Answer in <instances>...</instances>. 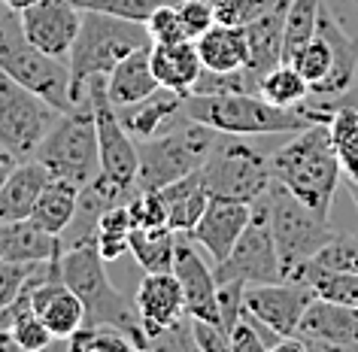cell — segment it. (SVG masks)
Instances as JSON below:
<instances>
[{"label":"cell","mask_w":358,"mask_h":352,"mask_svg":"<svg viewBox=\"0 0 358 352\" xmlns=\"http://www.w3.org/2000/svg\"><path fill=\"white\" fill-rule=\"evenodd\" d=\"M219 283H243V286H262V283H280V255H276L273 228H271V204L267 195L258 197L252 204V216H249L243 234L234 243L222 261L213 267Z\"/></svg>","instance_id":"cell-11"},{"label":"cell","mask_w":358,"mask_h":352,"mask_svg":"<svg viewBox=\"0 0 358 352\" xmlns=\"http://www.w3.org/2000/svg\"><path fill=\"white\" fill-rule=\"evenodd\" d=\"M61 279L79 295L85 307L83 325H113L134 340L137 349H146V331L140 325V316L134 304L124 301V295L106 276V261L97 252L94 237L76 240L61 252Z\"/></svg>","instance_id":"cell-2"},{"label":"cell","mask_w":358,"mask_h":352,"mask_svg":"<svg viewBox=\"0 0 358 352\" xmlns=\"http://www.w3.org/2000/svg\"><path fill=\"white\" fill-rule=\"evenodd\" d=\"M355 6H358V0H355Z\"/></svg>","instance_id":"cell-52"},{"label":"cell","mask_w":358,"mask_h":352,"mask_svg":"<svg viewBox=\"0 0 358 352\" xmlns=\"http://www.w3.org/2000/svg\"><path fill=\"white\" fill-rule=\"evenodd\" d=\"M176 231L170 225L161 228H131L128 252L146 274H170L176 258Z\"/></svg>","instance_id":"cell-29"},{"label":"cell","mask_w":358,"mask_h":352,"mask_svg":"<svg viewBox=\"0 0 358 352\" xmlns=\"http://www.w3.org/2000/svg\"><path fill=\"white\" fill-rule=\"evenodd\" d=\"M34 161H40L49 170V176L70 179L79 188L92 183L97 170H101L92 104L61 113L58 122L52 125V131L43 137L37 152H34Z\"/></svg>","instance_id":"cell-9"},{"label":"cell","mask_w":358,"mask_h":352,"mask_svg":"<svg viewBox=\"0 0 358 352\" xmlns=\"http://www.w3.org/2000/svg\"><path fill=\"white\" fill-rule=\"evenodd\" d=\"M92 237L103 261H115L128 252V237H122V234H92Z\"/></svg>","instance_id":"cell-46"},{"label":"cell","mask_w":358,"mask_h":352,"mask_svg":"<svg viewBox=\"0 0 358 352\" xmlns=\"http://www.w3.org/2000/svg\"><path fill=\"white\" fill-rule=\"evenodd\" d=\"M285 10L289 3H280L276 10L258 15V19L243 24L246 46H249V61H246V76L258 94V83L267 70L282 64V31H285Z\"/></svg>","instance_id":"cell-21"},{"label":"cell","mask_w":358,"mask_h":352,"mask_svg":"<svg viewBox=\"0 0 358 352\" xmlns=\"http://www.w3.org/2000/svg\"><path fill=\"white\" fill-rule=\"evenodd\" d=\"M149 349H198L194 346V334H192V316L185 313L182 319H176L164 331H158L149 340Z\"/></svg>","instance_id":"cell-43"},{"label":"cell","mask_w":358,"mask_h":352,"mask_svg":"<svg viewBox=\"0 0 358 352\" xmlns=\"http://www.w3.org/2000/svg\"><path fill=\"white\" fill-rule=\"evenodd\" d=\"M85 101L92 104L94 113V128H97V158H101V170L97 176L103 183H110L113 188L128 197L137 195V170H140V155H137V143L124 125L119 122V113L106 94V76H97L85 88Z\"/></svg>","instance_id":"cell-10"},{"label":"cell","mask_w":358,"mask_h":352,"mask_svg":"<svg viewBox=\"0 0 358 352\" xmlns=\"http://www.w3.org/2000/svg\"><path fill=\"white\" fill-rule=\"evenodd\" d=\"M146 34L152 43H179L189 40V34L182 28V19H179L176 3H161L158 10H152V15L146 19Z\"/></svg>","instance_id":"cell-36"},{"label":"cell","mask_w":358,"mask_h":352,"mask_svg":"<svg viewBox=\"0 0 358 352\" xmlns=\"http://www.w3.org/2000/svg\"><path fill=\"white\" fill-rule=\"evenodd\" d=\"M15 164H19V158H15L13 152H6L3 146H0V185L6 183V176L13 174V167H15Z\"/></svg>","instance_id":"cell-49"},{"label":"cell","mask_w":358,"mask_h":352,"mask_svg":"<svg viewBox=\"0 0 358 352\" xmlns=\"http://www.w3.org/2000/svg\"><path fill=\"white\" fill-rule=\"evenodd\" d=\"M79 10H92V13H106V15H119V19L143 22L152 15V10H158L164 0H70Z\"/></svg>","instance_id":"cell-35"},{"label":"cell","mask_w":358,"mask_h":352,"mask_svg":"<svg viewBox=\"0 0 358 352\" xmlns=\"http://www.w3.org/2000/svg\"><path fill=\"white\" fill-rule=\"evenodd\" d=\"M294 337L303 349H358V307L313 297Z\"/></svg>","instance_id":"cell-15"},{"label":"cell","mask_w":358,"mask_h":352,"mask_svg":"<svg viewBox=\"0 0 358 352\" xmlns=\"http://www.w3.org/2000/svg\"><path fill=\"white\" fill-rule=\"evenodd\" d=\"M182 101H185V94L158 85L149 97H143L137 104L115 106V113H119V122L124 125V131H128L131 137L149 140V137H158V134L170 131L176 122L185 119Z\"/></svg>","instance_id":"cell-19"},{"label":"cell","mask_w":358,"mask_h":352,"mask_svg":"<svg viewBox=\"0 0 358 352\" xmlns=\"http://www.w3.org/2000/svg\"><path fill=\"white\" fill-rule=\"evenodd\" d=\"M319 34L328 40L331 46V70L328 76L322 79L319 85L310 88L313 97H334L340 92L355 85V70H358V40L349 34L343 24H340L334 15H331L328 6H322V15H319Z\"/></svg>","instance_id":"cell-20"},{"label":"cell","mask_w":358,"mask_h":352,"mask_svg":"<svg viewBox=\"0 0 358 352\" xmlns=\"http://www.w3.org/2000/svg\"><path fill=\"white\" fill-rule=\"evenodd\" d=\"M313 261H316L319 267H328V270H352V274H358V237L337 231V237L331 240Z\"/></svg>","instance_id":"cell-37"},{"label":"cell","mask_w":358,"mask_h":352,"mask_svg":"<svg viewBox=\"0 0 358 352\" xmlns=\"http://www.w3.org/2000/svg\"><path fill=\"white\" fill-rule=\"evenodd\" d=\"M313 297H316L313 286L301 283V279H280V283L246 286L243 304L255 319H262L280 337H294Z\"/></svg>","instance_id":"cell-13"},{"label":"cell","mask_w":358,"mask_h":352,"mask_svg":"<svg viewBox=\"0 0 358 352\" xmlns=\"http://www.w3.org/2000/svg\"><path fill=\"white\" fill-rule=\"evenodd\" d=\"M149 49H152V43H149V46L134 49L131 55L122 58L119 64L113 67V73L106 76V94H110L113 106L137 104V101L149 97L158 88V79H155V70H152Z\"/></svg>","instance_id":"cell-24"},{"label":"cell","mask_w":358,"mask_h":352,"mask_svg":"<svg viewBox=\"0 0 358 352\" xmlns=\"http://www.w3.org/2000/svg\"><path fill=\"white\" fill-rule=\"evenodd\" d=\"M149 55H152V70H155L158 85L173 88L179 94H192V88L203 70L194 40L152 43Z\"/></svg>","instance_id":"cell-22"},{"label":"cell","mask_w":358,"mask_h":352,"mask_svg":"<svg viewBox=\"0 0 358 352\" xmlns=\"http://www.w3.org/2000/svg\"><path fill=\"white\" fill-rule=\"evenodd\" d=\"M158 192H161V201H164V210H167V225L176 234H189L210 204V192H207V185H203L198 170L164 185V188H158Z\"/></svg>","instance_id":"cell-27"},{"label":"cell","mask_w":358,"mask_h":352,"mask_svg":"<svg viewBox=\"0 0 358 352\" xmlns=\"http://www.w3.org/2000/svg\"><path fill=\"white\" fill-rule=\"evenodd\" d=\"M213 6H216V22L219 24H237V28L246 24L243 0H213Z\"/></svg>","instance_id":"cell-47"},{"label":"cell","mask_w":358,"mask_h":352,"mask_svg":"<svg viewBox=\"0 0 358 352\" xmlns=\"http://www.w3.org/2000/svg\"><path fill=\"white\" fill-rule=\"evenodd\" d=\"M49 179V170L40 161H19L13 167V174L6 176V183L0 185V222H22L28 219L34 204L43 192Z\"/></svg>","instance_id":"cell-25"},{"label":"cell","mask_w":358,"mask_h":352,"mask_svg":"<svg viewBox=\"0 0 358 352\" xmlns=\"http://www.w3.org/2000/svg\"><path fill=\"white\" fill-rule=\"evenodd\" d=\"M201 55V64L216 73H231V70L246 67L249 61V46H246V34L237 24H213L207 34H201L194 40Z\"/></svg>","instance_id":"cell-28"},{"label":"cell","mask_w":358,"mask_h":352,"mask_svg":"<svg viewBox=\"0 0 358 352\" xmlns=\"http://www.w3.org/2000/svg\"><path fill=\"white\" fill-rule=\"evenodd\" d=\"M228 340H231V352H267V343L249 310H243V316L228 328Z\"/></svg>","instance_id":"cell-40"},{"label":"cell","mask_w":358,"mask_h":352,"mask_svg":"<svg viewBox=\"0 0 358 352\" xmlns=\"http://www.w3.org/2000/svg\"><path fill=\"white\" fill-rule=\"evenodd\" d=\"M322 6H325L322 0H289L285 31H282V61L285 64H292V58L316 37Z\"/></svg>","instance_id":"cell-30"},{"label":"cell","mask_w":358,"mask_h":352,"mask_svg":"<svg viewBox=\"0 0 358 352\" xmlns=\"http://www.w3.org/2000/svg\"><path fill=\"white\" fill-rule=\"evenodd\" d=\"M61 110L19 85L0 70V146L13 152L19 161L34 158L43 137L58 122Z\"/></svg>","instance_id":"cell-12"},{"label":"cell","mask_w":358,"mask_h":352,"mask_svg":"<svg viewBox=\"0 0 358 352\" xmlns=\"http://www.w3.org/2000/svg\"><path fill=\"white\" fill-rule=\"evenodd\" d=\"M182 28L189 34V40H198L201 34H207L216 24V6L213 0H179L176 3Z\"/></svg>","instance_id":"cell-39"},{"label":"cell","mask_w":358,"mask_h":352,"mask_svg":"<svg viewBox=\"0 0 358 352\" xmlns=\"http://www.w3.org/2000/svg\"><path fill=\"white\" fill-rule=\"evenodd\" d=\"M258 94L264 101H271L276 106H298L310 97V83L298 73L294 64H276L273 70H267L258 83Z\"/></svg>","instance_id":"cell-31"},{"label":"cell","mask_w":358,"mask_h":352,"mask_svg":"<svg viewBox=\"0 0 358 352\" xmlns=\"http://www.w3.org/2000/svg\"><path fill=\"white\" fill-rule=\"evenodd\" d=\"M79 22H83V10L70 0H37L22 10L24 37L40 52L61 61H67L70 49H73Z\"/></svg>","instance_id":"cell-14"},{"label":"cell","mask_w":358,"mask_h":352,"mask_svg":"<svg viewBox=\"0 0 358 352\" xmlns=\"http://www.w3.org/2000/svg\"><path fill=\"white\" fill-rule=\"evenodd\" d=\"M307 106H313V110H319V113H334V110H340V106H349V110H355L358 113V85H352V88H346V92H340V94H334V97H307L303 101Z\"/></svg>","instance_id":"cell-45"},{"label":"cell","mask_w":358,"mask_h":352,"mask_svg":"<svg viewBox=\"0 0 358 352\" xmlns=\"http://www.w3.org/2000/svg\"><path fill=\"white\" fill-rule=\"evenodd\" d=\"M352 183V192H355V197H358V179H349Z\"/></svg>","instance_id":"cell-51"},{"label":"cell","mask_w":358,"mask_h":352,"mask_svg":"<svg viewBox=\"0 0 358 352\" xmlns=\"http://www.w3.org/2000/svg\"><path fill=\"white\" fill-rule=\"evenodd\" d=\"M192 334H194V346L201 352H231V340L222 322L194 319L192 316Z\"/></svg>","instance_id":"cell-42"},{"label":"cell","mask_w":358,"mask_h":352,"mask_svg":"<svg viewBox=\"0 0 358 352\" xmlns=\"http://www.w3.org/2000/svg\"><path fill=\"white\" fill-rule=\"evenodd\" d=\"M149 34L143 22L119 19V15L92 13L83 10V22H79V34L73 40V49L67 55L70 67V101L73 106H83L85 88L97 76H110L113 67L122 58H128L134 49L149 46Z\"/></svg>","instance_id":"cell-3"},{"label":"cell","mask_w":358,"mask_h":352,"mask_svg":"<svg viewBox=\"0 0 358 352\" xmlns=\"http://www.w3.org/2000/svg\"><path fill=\"white\" fill-rule=\"evenodd\" d=\"M64 252V243L55 234L40 231L31 219L22 222H0V261H15V265H34V261H49Z\"/></svg>","instance_id":"cell-23"},{"label":"cell","mask_w":358,"mask_h":352,"mask_svg":"<svg viewBox=\"0 0 358 352\" xmlns=\"http://www.w3.org/2000/svg\"><path fill=\"white\" fill-rule=\"evenodd\" d=\"M280 3H289V0H243V19L252 22V19H258V15L276 10Z\"/></svg>","instance_id":"cell-48"},{"label":"cell","mask_w":358,"mask_h":352,"mask_svg":"<svg viewBox=\"0 0 358 352\" xmlns=\"http://www.w3.org/2000/svg\"><path fill=\"white\" fill-rule=\"evenodd\" d=\"M0 70L19 85L31 88L61 113L73 110L70 101V67L61 58L40 52L24 37L22 13L0 0Z\"/></svg>","instance_id":"cell-5"},{"label":"cell","mask_w":358,"mask_h":352,"mask_svg":"<svg viewBox=\"0 0 358 352\" xmlns=\"http://www.w3.org/2000/svg\"><path fill=\"white\" fill-rule=\"evenodd\" d=\"M271 161L273 183L303 201L310 210H316L322 219H331V206L340 185V158L331 146L328 125H310L294 137L267 155Z\"/></svg>","instance_id":"cell-1"},{"label":"cell","mask_w":358,"mask_h":352,"mask_svg":"<svg viewBox=\"0 0 358 352\" xmlns=\"http://www.w3.org/2000/svg\"><path fill=\"white\" fill-rule=\"evenodd\" d=\"M40 261L34 265H15V261H0V310H6L15 297H19L22 286L28 283L31 270L37 267Z\"/></svg>","instance_id":"cell-41"},{"label":"cell","mask_w":358,"mask_h":352,"mask_svg":"<svg viewBox=\"0 0 358 352\" xmlns=\"http://www.w3.org/2000/svg\"><path fill=\"white\" fill-rule=\"evenodd\" d=\"M331 61H334V58H331V46H328V40L316 31V37H313V40L307 43V46H303V49L298 52V55L292 58V64L298 67V73H301L303 79H307L310 88H313V85H319L322 79L328 76Z\"/></svg>","instance_id":"cell-34"},{"label":"cell","mask_w":358,"mask_h":352,"mask_svg":"<svg viewBox=\"0 0 358 352\" xmlns=\"http://www.w3.org/2000/svg\"><path fill=\"white\" fill-rule=\"evenodd\" d=\"M182 113L203 122L222 134L237 137H264V134H298L310 125L298 106H276L255 92H225V94H185Z\"/></svg>","instance_id":"cell-4"},{"label":"cell","mask_w":358,"mask_h":352,"mask_svg":"<svg viewBox=\"0 0 358 352\" xmlns=\"http://www.w3.org/2000/svg\"><path fill=\"white\" fill-rule=\"evenodd\" d=\"M3 3H10L13 6V10H24V6H31V3H37V0H3Z\"/></svg>","instance_id":"cell-50"},{"label":"cell","mask_w":358,"mask_h":352,"mask_svg":"<svg viewBox=\"0 0 358 352\" xmlns=\"http://www.w3.org/2000/svg\"><path fill=\"white\" fill-rule=\"evenodd\" d=\"M249 216H252V204L210 197L207 210H203L198 225H194L185 237L192 243H201V246L207 249V255H213V261H222L240 240Z\"/></svg>","instance_id":"cell-17"},{"label":"cell","mask_w":358,"mask_h":352,"mask_svg":"<svg viewBox=\"0 0 358 352\" xmlns=\"http://www.w3.org/2000/svg\"><path fill=\"white\" fill-rule=\"evenodd\" d=\"M267 204H271V228L282 279H292L337 237V231L331 228V219H322L280 183H271L267 188Z\"/></svg>","instance_id":"cell-7"},{"label":"cell","mask_w":358,"mask_h":352,"mask_svg":"<svg viewBox=\"0 0 358 352\" xmlns=\"http://www.w3.org/2000/svg\"><path fill=\"white\" fill-rule=\"evenodd\" d=\"M328 134L343 174L349 179H358V113L349 110V106L334 110L328 119Z\"/></svg>","instance_id":"cell-32"},{"label":"cell","mask_w":358,"mask_h":352,"mask_svg":"<svg viewBox=\"0 0 358 352\" xmlns=\"http://www.w3.org/2000/svg\"><path fill=\"white\" fill-rule=\"evenodd\" d=\"M79 192H83V188H79L76 183H70V179L49 176L28 219L37 225L40 231L61 237V234H64L70 225H73V219H76V210H79Z\"/></svg>","instance_id":"cell-26"},{"label":"cell","mask_w":358,"mask_h":352,"mask_svg":"<svg viewBox=\"0 0 358 352\" xmlns=\"http://www.w3.org/2000/svg\"><path fill=\"white\" fill-rule=\"evenodd\" d=\"M134 310L140 316V325L146 331V349L149 340L158 331H164L167 325L185 316V301L182 288H179L176 274H146L137 286V297H134Z\"/></svg>","instance_id":"cell-18"},{"label":"cell","mask_w":358,"mask_h":352,"mask_svg":"<svg viewBox=\"0 0 358 352\" xmlns=\"http://www.w3.org/2000/svg\"><path fill=\"white\" fill-rule=\"evenodd\" d=\"M131 225L134 228H161L167 225V210L161 201V192H137L128 201Z\"/></svg>","instance_id":"cell-38"},{"label":"cell","mask_w":358,"mask_h":352,"mask_svg":"<svg viewBox=\"0 0 358 352\" xmlns=\"http://www.w3.org/2000/svg\"><path fill=\"white\" fill-rule=\"evenodd\" d=\"M243 292L246 286L243 283H219L216 288V301H219V319L225 325V331L234 325L240 316H243L246 304H243Z\"/></svg>","instance_id":"cell-44"},{"label":"cell","mask_w":358,"mask_h":352,"mask_svg":"<svg viewBox=\"0 0 358 352\" xmlns=\"http://www.w3.org/2000/svg\"><path fill=\"white\" fill-rule=\"evenodd\" d=\"M198 174L207 185L210 197H225V201L243 204H255L258 197H264L273 183L271 161H267L264 152L243 143V137H237V134L222 131Z\"/></svg>","instance_id":"cell-8"},{"label":"cell","mask_w":358,"mask_h":352,"mask_svg":"<svg viewBox=\"0 0 358 352\" xmlns=\"http://www.w3.org/2000/svg\"><path fill=\"white\" fill-rule=\"evenodd\" d=\"M216 140H219L216 128L194 122L189 115L182 122H176L170 131L158 134V137L140 140L137 143V155H140L137 188L140 192H158V188L201 170L210 149L216 146Z\"/></svg>","instance_id":"cell-6"},{"label":"cell","mask_w":358,"mask_h":352,"mask_svg":"<svg viewBox=\"0 0 358 352\" xmlns=\"http://www.w3.org/2000/svg\"><path fill=\"white\" fill-rule=\"evenodd\" d=\"M173 274L182 288V301H185V313L194 319H210V322H222L219 319V301H216V274L213 267L194 252L192 240L179 237L176 240V258H173Z\"/></svg>","instance_id":"cell-16"},{"label":"cell","mask_w":358,"mask_h":352,"mask_svg":"<svg viewBox=\"0 0 358 352\" xmlns=\"http://www.w3.org/2000/svg\"><path fill=\"white\" fill-rule=\"evenodd\" d=\"M67 346L73 352H131L137 349L124 331L113 325H83L67 337Z\"/></svg>","instance_id":"cell-33"}]
</instances>
